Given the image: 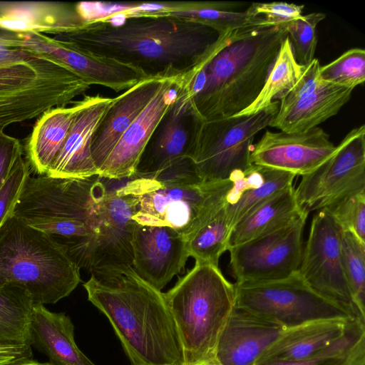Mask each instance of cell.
I'll return each mask as SVG.
<instances>
[{
	"mask_svg": "<svg viewBox=\"0 0 365 365\" xmlns=\"http://www.w3.org/2000/svg\"><path fill=\"white\" fill-rule=\"evenodd\" d=\"M219 34L203 22L168 15H140L88 22L58 36L89 53L132 65L150 77L179 78L195 74L233 36Z\"/></svg>",
	"mask_w": 365,
	"mask_h": 365,
	"instance_id": "1",
	"label": "cell"
},
{
	"mask_svg": "<svg viewBox=\"0 0 365 365\" xmlns=\"http://www.w3.org/2000/svg\"><path fill=\"white\" fill-rule=\"evenodd\" d=\"M88 299L108 319L131 365H185L184 350L163 292L128 267L92 275Z\"/></svg>",
	"mask_w": 365,
	"mask_h": 365,
	"instance_id": "2",
	"label": "cell"
},
{
	"mask_svg": "<svg viewBox=\"0 0 365 365\" xmlns=\"http://www.w3.org/2000/svg\"><path fill=\"white\" fill-rule=\"evenodd\" d=\"M287 36L284 25L238 29L199 71V90L187 95L194 115L204 121L222 119L252 104Z\"/></svg>",
	"mask_w": 365,
	"mask_h": 365,
	"instance_id": "3",
	"label": "cell"
},
{
	"mask_svg": "<svg viewBox=\"0 0 365 365\" xmlns=\"http://www.w3.org/2000/svg\"><path fill=\"white\" fill-rule=\"evenodd\" d=\"M123 192L135 200L138 225L167 226L187 240L225 205L229 179L204 181L190 158L150 174H135Z\"/></svg>",
	"mask_w": 365,
	"mask_h": 365,
	"instance_id": "4",
	"label": "cell"
},
{
	"mask_svg": "<svg viewBox=\"0 0 365 365\" xmlns=\"http://www.w3.org/2000/svg\"><path fill=\"white\" fill-rule=\"evenodd\" d=\"M100 178L29 175L12 215L52 236L71 253L95 235L101 222L108 189Z\"/></svg>",
	"mask_w": 365,
	"mask_h": 365,
	"instance_id": "5",
	"label": "cell"
},
{
	"mask_svg": "<svg viewBox=\"0 0 365 365\" xmlns=\"http://www.w3.org/2000/svg\"><path fill=\"white\" fill-rule=\"evenodd\" d=\"M67 247L11 215L0 227V287L24 289L34 304H55L81 282Z\"/></svg>",
	"mask_w": 365,
	"mask_h": 365,
	"instance_id": "6",
	"label": "cell"
},
{
	"mask_svg": "<svg viewBox=\"0 0 365 365\" xmlns=\"http://www.w3.org/2000/svg\"><path fill=\"white\" fill-rule=\"evenodd\" d=\"M163 294L178 330L185 365L214 359L219 336L235 306V284L219 266L195 262Z\"/></svg>",
	"mask_w": 365,
	"mask_h": 365,
	"instance_id": "7",
	"label": "cell"
},
{
	"mask_svg": "<svg viewBox=\"0 0 365 365\" xmlns=\"http://www.w3.org/2000/svg\"><path fill=\"white\" fill-rule=\"evenodd\" d=\"M90 87L62 63L24 51L0 64V132L12 123L66 106Z\"/></svg>",
	"mask_w": 365,
	"mask_h": 365,
	"instance_id": "8",
	"label": "cell"
},
{
	"mask_svg": "<svg viewBox=\"0 0 365 365\" xmlns=\"http://www.w3.org/2000/svg\"><path fill=\"white\" fill-rule=\"evenodd\" d=\"M279 101L262 111L214 120L195 116L191 157L204 181L222 180L252 165L251 152L255 135L268 126L278 113Z\"/></svg>",
	"mask_w": 365,
	"mask_h": 365,
	"instance_id": "9",
	"label": "cell"
},
{
	"mask_svg": "<svg viewBox=\"0 0 365 365\" xmlns=\"http://www.w3.org/2000/svg\"><path fill=\"white\" fill-rule=\"evenodd\" d=\"M235 287L236 307L286 329L315 320L351 318L310 289L298 272L282 279Z\"/></svg>",
	"mask_w": 365,
	"mask_h": 365,
	"instance_id": "10",
	"label": "cell"
},
{
	"mask_svg": "<svg viewBox=\"0 0 365 365\" xmlns=\"http://www.w3.org/2000/svg\"><path fill=\"white\" fill-rule=\"evenodd\" d=\"M340 228L324 210L317 211L303 247L298 273L315 293L344 311L351 319L365 322L356 304L344 272Z\"/></svg>",
	"mask_w": 365,
	"mask_h": 365,
	"instance_id": "11",
	"label": "cell"
},
{
	"mask_svg": "<svg viewBox=\"0 0 365 365\" xmlns=\"http://www.w3.org/2000/svg\"><path fill=\"white\" fill-rule=\"evenodd\" d=\"M135 205L134 199L120 187L108 189L96 234L70 254L81 269L92 275H101L132 266Z\"/></svg>",
	"mask_w": 365,
	"mask_h": 365,
	"instance_id": "12",
	"label": "cell"
},
{
	"mask_svg": "<svg viewBox=\"0 0 365 365\" xmlns=\"http://www.w3.org/2000/svg\"><path fill=\"white\" fill-rule=\"evenodd\" d=\"M309 213L266 235L230 246L229 268L235 284L282 279L298 271Z\"/></svg>",
	"mask_w": 365,
	"mask_h": 365,
	"instance_id": "13",
	"label": "cell"
},
{
	"mask_svg": "<svg viewBox=\"0 0 365 365\" xmlns=\"http://www.w3.org/2000/svg\"><path fill=\"white\" fill-rule=\"evenodd\" d=\"M361 190H365L364 125L349 131L328 160L302 176L295 192L309 213Z\"/></svg>",
	"mask_w": 365,
	"mask_h": 365,
	"instance_id": "14",
	"label": "cell"
},
{
	"mask_svg": "<svg viewBox=\"0 0 365 365\" xmlns=\"http://www.w3.org/2000/svg\"><path fill=\"white\" fill-rule=\"evenodd\" d=\"M6 42L11 47L50 57L68 68L90 86H102L116 93L126 91L150 78L135 66L89 53L59 37L52 38L36 32H9Z\"/></svg>",
	"mask_w": 365,
	"mask_h": 365,
	"instance_id": "15",
	"label": "cell"
},
{
	"mask_svg": "<svg viewBox=\"0 0 365 365\" xmlns=\"http://www.w3.org/2000/svg\"><path fill=\"white\" fill-rule=\"evenodd\" d=\"M336 150L329 135L319 126L304 133L266 130L252 146L251 162L302 177L314 171Z\"/></svg>",
	"mask_w": 365,
	"mask_h": 365,
	"instance_id": "16",
	"label": "cell"
},
{
	"mask_svg": "<svg viewBox=\"0 0 365 365\" xmlns=\"http://www.w3.org/2000/svg\"><path fill=\"white\" fill-rule=\"evenodd\" d=\"M181 81H163L154 97L121 135L98 169L99 177L122 180L134 175L147 145L175 99Z\"/></svg>",
	"mask_w": 365,
	"mask_h": 365,
	"instance_id": "17",
	"label": "cell"
},
{
	"mask_svg": "<svg viewBox=\"0 0 365 365\" xmlns=\"http://www.w3.org/2000/svg\"><path fill=\"white\" fill-rule=\"evenodd\" d=\"M132 247L133 268L159 291L184 269L190 257L185 238L167 226L136 223Z\"/></svg>",
	"mask_w": 365,
	"mask_h": 365,
	"instance_id": "18",
	"label": "cell"
},
{
	"mask_svg": "<svg viewBox=\"0 0 365 365\" xmlns=\"http://www.w3.org/2000/svg\"><path fill=\"white\" fill-rule=\"evenodd\" d=\"M113 98L100 94L79 101L67 138L45 174L53 178L88 179L98 176L92 156L93 135Z\"/></svg>",
	"mask_w": 365,
	"mask_h": 365,
	"instance_id": "19",
	"label": "cell"
},
{
	"mask_svg": "<svg viewBox=\"0 0 365 365\" xmlns=\"http://www.w3.org/2000/svg\"><path fill=\"white\" fill-rule=\"evenodd\" d=\"M285 329L235 306L219 336L214 359L220 365H255Z\"/></svg>",
	"mask_w": 365,
	"mask_h": 365,
	"instance_id": "20",
	"label": "cell"
},
{
	"mask_svg": "<svg viewBox=\"0 0 365 365\" xmlns=\"http://www.w3.org/2000/svg\"><path fill=\"white\" fill-rule=\"evenodd\" d=\"M195 118L180 83L175 99L147 145L135 174L154 173L180 160L190 159Z\"/></svg>",
	"mask_w": 365,
	"mask_h": 365,
	"instance_id": "21",
	"label": "cell"
},
{
	"mask_svg": "<svg viewBox=\"0 0 365 365\" xmlns=\"http://www.w3.org/2000/svg\"><path fill=\"white\" fill-rule=\"evenodd\" d=\"M87 24L74 5L56 2L0 3V31L65 35Z\"/></svg>",
	"mask_w": 365,
	"mask_h": 365,
	"instance_id": "22",
	"label": "cell"
},
{
	"mask_svg": "<svg viewBox=\"0 0 365 365\" xmlns=\"http://www.w3.org/2000/svg\"><path fill=\"white\" fill-rule=\"evenodd\" d=\"M164 79L150 77L113 98L93 138L92 156L98 171L121 135L154 97Z\"/></svg>",
	"mask_w": 365,
	"mask_h": 365,
	"instance_id": "23",
	"label": "cell"
},
{
	"mask_svg": "<svg viewBox=\"0 0 365 365\" xmlns=\"http://www.w3.org/2000/svg\"><path fill=\"white\" fill-rule=\"evenodd\" d=\"M29 344L46 355L52 365H96L76 345L70 317L43 304H34Z\"/></svg>",
	"mask_w": 365,
	"mask_h": 365,
	"instance_id": "24",
	"label": "cell"
},
{
	"mask_svg": "<svg viewBox=\"0 0 365 365\" xmlns=\"http://www.w3.org/2000/svg\"><path fill=\"white\" fill-rule=\"evenodd\" d=\"M352 319H319L287 329L255 364L309 358L341 337Z\"/></svg>",
	"mask_w": 365,
	"mask_h": 365,
	"instance_id": "25",
	"label": "cell"
},
{
	"mask_svg": "<svg viewBox=\"0 0 365 365\" xmlns=\"http://www.w3.org/2000/svg\"><path fill=\"white\" fill-rule=\"evenodd\" d=\"M354 89L325 83L310 96L278 111L269 125L287 133H304L336 115Z\"/></svg>",
	"mask_w": 365,
	"mask_h": 365,
	"instance_id": "26",
	"label": "cell"
},
{
	"mask_svg": "<svg viewBox=\"0 0 365 365\" xmlns=\"http://www.w3.org/2000/svg\"><path fill=\"white\" fill-rule=\"evenodd\" d=\"M309 213L298 202L292 185L240 220L233 227L230 247L275 232Z\"/></svg>",
	"mask_w": 365,
	"mask_h": 365,
	"instance_id": "27",
	"label": "cell"
},
{
	"mask_svg": "<svg viewBox=\"0 0 365 365\" xmlns=\"http://www.w3.org/2000/svg\"><path fill=\"white\" fill-rule=\"evenodd\" d=\"M79 101L69 107L48 110L36 122L26 146L28 163L37 175H45L62 148Z\"/></svg>",
	"mask_w": 365,
	"mask_h": 365,
	"instance_id": "28",
	"label": "cell"
},
{
	"mask_svg": "<svg viewBox=\"0 0 365 365\" xmlns=\"http://www.w3.org/2000/svg\"><path fill=\"white\" fill-rule=\"evenodd\" d=\"M34 302L23 289L0 287V344H29Z\"/></svg>",
	"mask_w": 365,
	"mask_h": 365,
	"instance_id": "29",
	"label": "cell"
},
{
	"mask_svg": "<svg viewBox=\"0 0 365 365\" xmlns=\"http://www.w3.org/2000/svg\"><path fill=\"white\" fill-rule=\"evenodd\" d=\"M302 68L303 66L297 61L294 56L287 36L259 95L252 104L235 116L257 113L280 100L298 81Z\"/></svg>",
	"mask_w": 365,
	"mask_h": 365,
	"instance_id": "30",
	"label": "cell"
},
{
	"mask_svg": "<svg viewBox=\"0 0 365 365\" xmlns=\"http://www.w3.org/2000/svg\"><path fill=\"white\" fill-rule=\"evenodd\" d=\"M255 365H365V322L352 319L341 337L309 358Z\"/></svg>",
	"mask_w": 365,
	"mask_h": 365,
	"instance_id": "31",
	"label": "cell"
},
{
	"mask_svg": "<svg viewBox=\"0 0 365 365\" xmlns=\"http://www.w3.org/2000/svg\"><path fill=\"white\" fill-rule=\"evenodd\" d=\"M232 229L224 205L187 240L189 256L197 262L219 266L221 255L230 247Z\"/></svg>",
	"mask_w": 365,
	"mask_h": 365,
	"instance_id": "32",
	"label": "cell"
},
{
	"mask_svg": "<svg viewBox=\"0 0 365 365\" xmlns=\"http://www.w3.org/2000/svg\"><path fill=\"white\" fill-rule=\"evenodd\" d=\"M295 177L292 173L266 167L265 180L260 186L243 192L235 204L225 205V212L232 226L234 227L251 211L293 185Z\"/></svg>",
	"mask_w": 365,
	"mask_h": 365,
	"instance_id": "33",
	"label": "cell"
},
{
	"mask_svg": "<svg viewBox=\"0 0 365 365\" xmlns=\"http://www.w3.org/2000/svg\"><path fill=\"white\" fill-rule=\"evenodd\" d=\"M340 249L351 293L358 308L365 314V242L351 232L340 230Z\"/></svg>",
	"mask_w": 365,
	"mask_h": 365,
	"instance_id": "34",
	"label": "cell"
},
{
	"mask_svg": "<svg viewBox=\"0 0 365 365\" xmlns=\"http://www.w3.org/2000/svg\"><path fill=\"white\" fill-rule=\"evenodd\" d=\"M319 76L322 81L354 89L365 81V51L351 48L333 61L321 66Z\"/></svg>",
	"mask_w": 365,
	"mask_h": 365,
	"instance_id": "35",
	"label": "cell"
},
{
	"mask_svg": "<svg viewBox=\"0 0 365 365\" xmlns=\"http://www.w3.org/2000/svg\"><path fill=\"white\" fill-rule=\"evenodd\" d=\"M325 17L322 13H312L284 25L294 56L300 65H307L314 58L317 27Z\"/></svg>",
	"mask_w": 365,
	"mask_h": 365,
	"instance_id": "36",
	"label": "cell"
},
{
	"mask_svg": "<svg viewBox=\"0 0 365 365\" xmlns=\"http://www.w3.org/2000/svg\"><path fill=\"white\" fill-rule=\"evenodd\" d=\"M341 230L349 231L365 242V190L348 195L322 209Z\"/></svg>",
	"mask_w": 365,
	"mask_h": 365,
	"instance_id": "37",
	"label": "cell"
},
{
	"mask_svg": "<svg viewBox=\"0 0 365 365\" xmlns=\"http://www.w3.org/2000/svg\"><path fill=\"white\" fill-rule=\"evenodd\" d=\"M304 5L287 2L252 3L246 14L264 27L282 26L300 18Z\"/></svg>",
	"mask_w": 365,
	"mask_h": 365,
	"instance_id": "38",
	"label": "cell"
},
{
	"mask_svg": "<svg viewBox=\"0 0 365 365\" xmlns=\"http://www.w3.org/2000/svg\"><path fill=\"white\" fill-rule=\"evenodd\" d=\"M29 175V163L22 156L18 160L7 180L0 189V227L13 214L24 182Z\"/></svg>",
	"mask_w": 365,
	"mask_h": 365,
	"instance_id": "39",
	"label": "cell"
},
{
	"mask_svg": "<svg viewBox=\"0 0 365 365\" xmlns=\"http://www.w3.org/2000/svg\"><path fill=\"white\" fill-rule=\"evenodd\" d=\"M321 66L317 58L303 66L302 74L296 83L287 91L279 102L278 111H283L293 103L310 96L326 83L319 76Z\"/></svg>",
	"mask_w": 365,
	"mask_h": 365,
	"instance_id": "40",
	"label": "cell"
},
{
	"mask_svg": "<svg viewBox=\"0 0 365 365\" xmlns=\"http://www.w3.org/2000/svg\"><path fill=\"white\" fill-rule=\"evenodd\" d=\"M22 156L23 148L19 140L0 132V189Z\"/></svg>",
	"mask_w": 365,
	"mask_h": 365,
	"instance_id": "41",
	"label": "cell"
},
{
	"mask_svg": "<svg viewBox=\"0 0 365 365\" xmlns=\"http://www.w3.org/2000/svg\"><path fill=\"white\" fill-rule=\"evenodd\" d=\"M34 359L31 346L27 344H0V365Z\"/></svg>",
	"mask_w": 365,
	"mask_h": 365,
	"instance_id": "42",
	"label": "cell"
},
{
	"mask_svg": "<svg viewBox=\"0 0 365 365\" xmlns=\"http://www.w3.org/2000/svg\"><path fill=\"white\" fill-rule=\"evenodd\" d=\"M24 50L6 46L0 43V64L22 54Z\"/></svg>",
	"mask_w": 365,
	"mask_h": 365,
	"instance_id": "43",
	"label": "cell"
},
{
	"mask_svg": "<svg viewBox=\"0 0 365 365\" xmlns=\"http://www.w3.org/2000/svg\"><path fill=\"white\" fill-rule=\"evenodd\" d=\"M4 365H52V364L49 362L40 363V362L35 361L34 359H32V360H28V361H21V362H18V363H14V364H4Z\"/></svg>",
	"mask_w": 365,
	"mask_h": 365,
	"instance_id": "44",
	"label": "cell"
},
{
	"mask_svg": "<svg viewBox=\"0 0 365 365\" xmlns=\"http://www.w3.org/2000/svg\"><path fill=\"white\" fill-rule=\"evenodd\" d=\"M196 365H220L219 363H217L215 359H212L211 360H208L204 362H202L200 364H196Z\"/></svg>",
	"mask_w": 365,
	"mask_h": 365,
	"instance_id": "45",
	"label": "cell"
}]
</instances>
